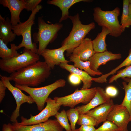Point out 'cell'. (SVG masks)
Returning <instances> with one entry per match:
<instances>
[{
  "label": "cell",
  "instance_id": "cell-11",
  "mask_svg": "<svg viewBox=\"0 0 131 131\" xmlns=\"http://www.w3.org/2000/svg\"><path fill=\"white\" fill-rule=\"evenodd\" d=\"M116 125L120 131H128V125L131 119L129 112L125 107L120 104H114L109 113L107 120Z\"/></svg>",
  "mask_w": 131,
  "mask_h": 131
},
{
  "label": "cell",
  "instance_id": "cell-1",
  "mask_svg": "<svg viewBox=\"0 0 131 131\" xmlns=\"http://www.w3.org/2000/svg\"><path fill=\"white\" fill-rule=\"evenodd\" d=\"M51 69L45 61H39L11 74L9 77L15 84L34 87L49 77Z\"/></svg>",
  "mask_w": 131,
  "mask_h": 131
},
{
  "label": "cell",
  "instance_id": "cell-35",
  "mask_svg": "<svg viewBox=\"0 0 131 131\" xmlns=\"http://www.w3.org/2000/svg\"><path fill=\"white\" fill-rule=\"evenodd\" d=\"M106 94L110 98L116 96L118 94V91L115 87L110 86L107 87L105 90Z\"/></svg>",
  "mask_w": 131,
  "mask_h": 131
},
{
  "label": "cell",
  "instance_id": "cell-24",
  "mask_svg": "<svg viewBox=\"0 0 131 131\" xmlns=\"http://www.w3.org/2000/svg\"><path fill=\"white\" fill-rule=\"evenodd\" d=\"M11 48L0 39V57L3 60L11 59L20 54L17 50V46L15 44H10Z\"/></svg>",
  "mask_w": 131,
  "mask_h": 131
},
{
  "label": "cell",
  "instance_id": "cell-22",
  "mask_svg": "<svg viewBox=\"0 0 131 131\" xmlns=\"http://www.w3.org/2000/svg\"><path fill=\"white\" fill-rule=\"evenodd\" d=\"M110 33V31L107 28L104 27H102L101 32L92 41L95 53L102 52L107 50L105 40L107 36Z\"/></svg>",
  "mask_w": 131,
  "mask_h": 131
},
{
  "label": "cell",
  "instance_id": "cell-32",
  "mask_svg": "<svg viewBox=\"0 0 131 131\" xmlns=\"http://www.w3.org/2000/svg\"><path fill=\"white\" fill-rule=\"evenodd\" d=\"M95 131H120V129L112 122L106 120Z\"/></svg>",
  "mask_w": 131,
  "mask_h": 131
},
{
  "label": "cell",
  "instance_id": "cell-39",
  "mask_svg": "<svg viewBox=\"0 0 131 131\" xmlns=\"http://www.w3.org/2000/svg\"><path fill=\"white\" fill-rule=\"evenodd\" d=\"M129 14L131 18V4H130L129 7Z\"/></svg>",
  "mask_w": 131,
  "mask_h": 131
},
{
  "label": "cell",
  "instance_id": "cell-20",
  "mask_svg": "<svg viewBox=\"0 0 131 131\" xmlns=\"http://www.w3.org/2000/svg\"><path fill=\"white\" fill-rule=\"evenodd\" d=\"M90 0H48L47 3L58 7L62 12L61 17L59 22L66 20L69 18V10L73 5L81 2H89L92 1Z\"/></svg>",
  "mask_w": 131,
  "mask_h": 131
},
{
  "label": "cell",
  "instance_id": "cell-29",
  "mask_svg": "<svg viewBox=\"0 0 131 131\" xmlns=\"http://www.w3.org/2000/svg\"><path fill=\"white\" fill-rule=\"evenodd\" d=\"M78 125L97 126L96 120L93 117L85 113L80 114L77 123Z\"/></svg>",
  "mask_w": 131,
  "mask_h": 131
},
{
  "label": "cell",
  "instance_id": "cell-15",
  "mask_svg": "<svg viewBox=\"0 0 131 131\" xmlns=\"http://www.w3.org/2000/svg\"><path fill=\"white\" fill-rule=\"evenodd\" d=\"M0 3L9 10L11 15L10 22L13 26L20 23V15L25 8L24 0H0Z\"/></svg>",
  "mask_w": 131,
  "mask_h": 131
},
{
  "label": "cell",
  "instance_id": "cell-25",
  "mask_svg": "<svg viewBox=\"0 0 131 131\" xmlns=\"http://www.w3.org/2000/svg\"><path fill=\"white\" fill-rule=\"evenodd\" d=\"M124 79L122 84L125 92L124 99L121 104L127 108L130 114L131 119V79Z\"/></svg>",
  "mask_w": 131,
  "mask_h": 131
},
{
  "label": "cell",
  "instance_id": "cell-13",
  "mask_svg": "<svg viewBox=\"0 0 131 131\" xmlns=\"http://www.w3.org/2000/svg\"><path fill=\"white\" fill-rule=\"evenodd\" d=\"M67 49L65 46H61L54 49H46L41 55L43 57L45 62L51 69H53L55 65H59L62 63H67L70 62L65 58L64 53Z\"/></svg>",
  "mask_w": 131,
  "mask_h": 131
},
{
  "label": "cell",
  "instance_id": "cell-9",
  "mask_svg": "<svg viewBox=\"0 0 131 131\" xmlns=\"http://www.w3.org/2000/svg\"><path fill=\"white\" fill-rule=\"evenodd\" d=\"M46 103V107L39 114L34 116L31 115L28 119L22 116L21 122L19 123V124L22 125L29 126L45 122L50 117L55 116L62 106L54 99L50 97L47 98Z\"/></svg>",
  "mask_w": 131,
  "mask_h": 131
},
{
  "label": "cell",
  "instance_id": "cell-40",
  "mask_svg": "<svg viewBox=\"0 0 131 131\" xmlns=\"http://www.w3.org/2000/svg\"><path fill=\"white\" fill-rule=\"evenodd\" d=\"M129 2L130 4H131V0H129Z\"/></svg>",
  "mask_w": 131,
  "mask_h": 131
},
{
  "label": "cell",
  "instance_id": "cell-16",
  "mask_svg": "<svg viewBox=\"0 0 131 131\" xmlns=\"http://www.w3.org/2000/svg\"><path fill=\"white\" fill-rule=\"evenodd\" d=\"M111 98L106 93L103 88L97 87L95 94L90 101L87 104L76 107L79 114L85 113L99 105L106 103L111 99Z\"/></svg>",
  "mask_w": 131,
  "mask_h": 131
},
{
  "label": "cell",
  "instance_id": "cell-38",
  "mask_svg": "<svg viewBox=\"0 0 131 131\" xmlns=\"http://www.w3.org/2000/svg\"><path fill=\"white\" fill-rule=\"evenodd\" d=\"M2 131H16L12 124H4L3 125Z\"/></svg>",
  "mask_w": 131,
  "mask_h": 131
},
{
  "label": "cell",
  "instance_id": "cell-19",
  "mask_svg": "<svg viewBox=\"0 0 131 131\" xmlns=\"http://www.w3.org/2000/svg\"><path fill=\"white\" fill-rule=\"evenodd\" d=\"M12 27L9 18H5L0 14V39L7 45L13 41L16 36L12 31Z\"/></svg>",
  "mask_w": 131,
  "mask_h": 131
},
{
  "label": "cell",
  "instance_id": "cell-34",
  "mask_svg": "<svg viewBox=\"0 0 131 131\" xmlns=\"http://www.w3.org/2000/svg\"><path fill=\"white\" fill-rule=\"evenodd\" d=\"M68 80L70 83L74 86L79 85L82 81L80 76L73 73H70L68 77Z\"/></svg>",
  "mask_w": 131,
  "mask_h": 131
},
{
  "label": "cell",
  "instance_id": "cell-6",
  "mask_svg": "<svg viewBox=\"0 0 131 131\" xmlns=\"http://www.w3.org/2000/svg\"><path fill=\"white\" fill-rule=\"evenodd\" d=\"M66 83L64 79H61L51 84L41 87H31L16 84L14 86L28 93L36 104L38 110L41 111L44 108L46 101L50 94L56 89L65 86Z\"/></svg>",
  "mask_w": 131,
  "mask_h": 131
},
{
  "label": "cell",
  "instance_id": "cell-23",
  "mask_svg": "<svg viewBox=\"0 0 131 131\" xmlns=\"http://www.w3.org/2000/svg\"><path fill=\"white\" fill-rule=\"evenodd\" d=\"M69 61L74 62V66L76 68L79 69L87 73L90 76L101 75L102 74L101 72H97L92 70L90 68V63L89 60L84 61L81 60L79 57L71 54L69 57Z\"/></svg>",
  "mask_w": 131,
  "mask_h": 131
},
{
  "label": "cell",
  "instance_id": "cell-5",
  "mask_svg": "<svg viewBox=\"0 0 131 131\" xmlns=\"http://www.w3.org/2000/svg\"><path fill=\"white\" fill-rule=\"evenodd\" d=\"M42 6L39 5L31 12L28 18L24 22H21L15 26H13L12 30L16 35L22 37L21 42L17 46V50L24 47L37 54L38 49L36 43H33L31 37V29L34 24V20L37 13L42 8Z\"/></svg>",
  "mask_w": 131,
  "mask_h": 131
},
{
  "label": "cell",
  "instance_id": "cell-30",
  "mask_svg": "<svg viewBox=\"0 0 131 131\" xmlns=\"http://www.w3.org/2000/svg\"><path fill=\"white\" fill-rule=\"evenodd\" d=\"M120 78L122 79L131 78V65L118 71L116 75H113L109 79V83H111Z\"/></svg>",
  "mask_w": 131,
  "mask_h": 131
},
{
  "label": "cell",
  "instance_id": "cell-3",
  "mask_svg": "<svg viewBox=\"0 0 131 131\" xmlns=\"http://www.w3.org/2000/svg\"><path fill=\"white\" fill-rule=\"evenodd\" d=\"M37 22L38 30L33 34V39L35 43H39L37 54L41 55L47 45L57 38L58 33L63 25L59 22L48 24L42 17H38Z\"/></svg>",
  "mask_w": 131,
  "mask_h": 131
},
{
  "label": "cell",
  "instance_id": "cell-12",
  "mask_svg": "<svg viewBox=\"0 0 131 131\" xmlns=\"http://www.w3.org/2000/svg\"><path fill=\"white\" fill-rule=\"evenodd\" d=\"M12 124L16 131H63V129L57 119H49L44 122L29 126L21 125L18 122Z\"/></svg>",
  "mask_w": 131,
  "mask_h": 131
},
{
  "label": "cell",
  "instance_id": "cell-17",
  "mask_svg": "<svg viewBox=\"0 0 131 131\" xmlns=\"http://www.w3.org/2000/svg\"><path fill=\"white\" fill-rule=\"evenodd\" d=\"M114 104L112 99L101 104L85 114L93 117L96 120L97 126L102 122L107 120V116Z\"/></svg>",
  "mask_w": 131,
  "mask_h": 131
},
{
  "label": "cell",
  "instance_id": "cell-14",
  "mask_svg": "<svg viewBox=\"0 0 131 131\" xmlns=\"http://www.w3.org/2000/svg\"><path fill=\"white\" fill-rule=\"evenodd\" d=\"M121 57L120 53H114L107 50L95 53L88 60L90 62L91 69L95 72H100L98 69L100 66L110 61L119 59Z\"/></svg>",
  "mask_w": 131,
  "mask_h": 131
},
{
  "label": "cell",
  "instance_id": "cell-36",
  "mask_svg": "<svg viewBox=\"0 0 131 131\" xmlns=\"http://www.w3.org/2000/svg\"><path fill=\"white\" fill-rule=\"evenodd\" d=\"M7 87L2 81L0 80V103H1L5 95V90Z\"/></svg>",
  "mask_w": 131,
  "mask_h": 131
},
{
  "label": "cell",
  "instance_id": "cell-37",
  "mask_svg": "<svg viewBox=\"0 0 131 131\" xmlns=\"http://www.w3.org/2000/svg\"><path fill=\"white\" fill-rule=\"evenodd\" d=\"M94 126L90 125H82L78 128L76 129L74 131H95Z\"/></svg>",
  "mask_w": 131,
  "mask_h": 131
},
{
  "label": "cell",
  "instance_id": "cell-33",
  "mask_svg": "<svg viewBox=\"0 0 131 131\" xmlns=\"http://www.w3.org/2000/svg\"><path fill=\"white\" fill-rule=\"evenodd\" d=\"M25 4V9L31 12L34 10L41 2V0H24Z\"/></svg>",
  "mask_w": 131,
  "mask_h": 131
},
{
  "label": "cell",
  "instance_id": "cell-8",
  "mask_svg": "<svg viewBox=\"0 0 131 131\" xmlns=\"http://www.w3.org/2000/svg\"><path fill=\"white\" fill-rule=\"evenodd\" d=\"M97 87L86 89H76L73 93L62 97L53 98L56 102L64 107L74 108L80 103L85 105L89 103L95 96Z\"/></svg>",
  "mask_w": 131,
  "mask_h": 131
},
{
  "label": "cell",
  "instance_id": "cell-7",
  "mask_svg": "<svg viewBox=\"0 0 131 131\" xmlns=\"http://www.w3.org/2000/svg\"><path fill=\"white\" fill-rule=\"evenodd\" d=\"M39 55L24 48L23 53L8 59L0 60V68L2 71L12 74L38 61Z\"/></svg>",
  "mask_w": 131,
  "mask_h": 131
},
{
  "label": "cell",
  "instance_id": "cell-10",
  "mask_svg": "<svg viewBox=\"0 0 131 131\" xmlns=\"http://www.w3.org/2000/svg\"><path fill=\"white\" fill-rule=\"evenodd\" d=\"M0 78L7 88L13 96L16 104V108L11 116L10 121L13 123L18 122L17 118L19 116V111L21 105L25 103L32 104L34 102L30 96L25 95L20 89L13 86L10 83L9 77L0 75Z\"/></svg>",
  "mask_w": 131,
  "mask_h": 131
},
{
  "label": "cell",
  "instance_id": "cell-21",
  "mask_svg": "<svg viewBox=\"0 0 131 131\" xmlns=\"http://www.w3.org/2000/svg\"><path fill=\"white\" fill-rule=\"evenodd\" d=\"M59 66L61 68L66 70L70 73L75 74L81 77L83 83L82 89H86L90 88L92 83V77L86 72L75 67L73 65L69 64L67 63H62Z\"/></svg>",
  "mask_w": 131,
  "mask_h": 131
},
{
  "label": "cell",
  "instance_id": "cell-2",
  "mask_svg": "<svg viewBox=\"0 0 131 131\" xmlns=\"http://www.w3.org/2000/svg\"><path fill=\"white\" fill-rule=\"evenodd\" d=\"M69 18L72 23V27L68 36L61 43V46L66 47L67 48V56H69L72 54L86 35L95 27L94 22L86 25L82 24L78 13L73 16H70Z\"/></svg>",
  "mask_w": 131,
  "mask_h": 131
},
{
  "label": "cell",
  "instance_id": "cell-27",
  "mask_svg": "<svg viewBox=\"0 0 131 131\" xmlns=\"http://www.w3.org/2000/svg\"><path fill=\"white\" fill-rule=\"evenodd\" d=\"M56 119L62 128L66 131H72L70 124L69 123L66 111L63 110L58 112L55 115Z\"/></svg>",
  "mask_w": 131,
  "mask_h": 131
},
{
  "label": "cell",
  "instance_id": "cell-18",
  "mask_svg": "<svg viewBox=\"0 0 131 131\" xmlns=\"http://www.w3.org/2000/svg\"><path fill=\"white\" fill-rule=\"evenodd\" d=\"M91 39L85 38L75 48L72 54L78 56L82 61H86L95 53Z\"/></svg>",
  "mask_w": 131,
  "mask_h": 131
},
{
  "label": "cell",
  "instance_id": "cell-28",
  "mask_svg": "<svg viewBox=\"0 0 131 131\" xmlns=\"http://www.w3.org/2000/svg\"><path fill=\"white\" fill-rule=\"evenodd\" d=\"M67 115L70 122V125L72 131L76 129L75 125L78 120L79 113L76 107L70 108L66 111Z\"/></svg>",
  "mask_w": 131,
  "mask_h": 131
},
{
  "label": "cell",
  "instance_id": "cell-31",
  "mask_svg": "<svg viewBox=\"0 0 131 131\" xmlns=\"http://www.w3.org/2000/svg\"><path fill=\"white\" fill-rule=\"evenodd\" d=\"M131 65V48L129 51V55L125 60L115 68L109 73L105 74V76L108 78L109 76L113 75L118 70L124 67H127Z\"/></svg>",
  "mask_w": 131,
  "mask_h": 131
},
{
  "label": "cell",
  "instance_id": "cell-26",
  "mask_svg": "<svg viewBox=\"0 0 131 131\" xmlns=\"http://www.w3.org/2000/svg\"><path fill=\"white\" fill-rule=\"evenodd\" d=\"M129 0H123V11L120 23L123 32L126 28L131 26V18L130 16L129 11Z\"/></svg>",
  "mask_w": 131,
  "mask_h": 131
},
{
  "label": "cell",
  "instance_id": "cell-4",
  "mask_svg": "<svg viewBox=\"0 0 131 131\" xmlns=\"http://www.w3.org/2000/svg\"><path fill=\"white\" fill-rule=\"evenodd\" d=\"M94 21L99 26L107 28L110 31L109 35L117 37L123 33L118 17L120 13L119 8L117 7L111 11H104L99 7L93 9Z\"/></svg>",
  "mask_w": 131,
  "mask_h": 131
}]
</instances>
